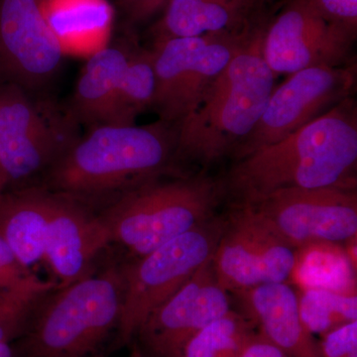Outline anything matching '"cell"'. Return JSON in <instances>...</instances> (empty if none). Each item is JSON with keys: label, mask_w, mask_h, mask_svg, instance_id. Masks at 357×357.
<instances>
[{"label": "cell", "mask_w": 357, "mask_h": 357, "mask_svg": "<svg viewBox=\"0 0 357 357\" xmlns=\"http://www.w3.org/2000/svg\"><path fill=\"white\" fill-rule=\"evenodd\" d=\"M236 294L244 316L290 357H323L314 335L303 323L299 297L287 282L265 284Z\"/></svg>", "instance_id": "cell-16"}, {"label": "cell", "mask_w": 357, "mask_h": 357, "mask_svg": "<svg viewBox=\"0 0 357 357\" xmlns=\"http://www.w3.org/2000/svg\"><path fill=\"white\" fill-rule=\"evenodd\" d=\"M52 192L26 185L0 195V234L22 266L31 269L44 260Z\"/></svg>", "instance_id": "cell-17"}, {"label": "cell", "mask_w": 357, "mask_h": 357, "mask_svg": "<svg viewBox=\"0 0 357 357\" xmlns=\"http://www.w3.org/2000/svg\"><path fill=\"white\" fill-rule=\"evenodd\" d=\"M230 311L229 292L210 259L145 319L132 342L141 357H182L195 335Z\"/></svg>", "instance_id": "cell-13"}, {"label": "cell", "mask_w": 357, "mask_h": 357, "mask_svg": "<svg viewBox=\"0 0 357 357\" xmlns=\"http://www.w3.org/2000/svg\"><path fill=\"white\" fill-rule=\"evenodd\" d=\"M109 245L98 211L67 195L52 192L44 260L58 287L95 270L98 256Z\"/></svg>", "instance_id": "cell-15"}, {"label": "cell", "mask_w": 357, "mask_h": 357, "mask_svg": "<svg viewBox=\"0 0 357 357\" xmlns=\"http://www.w3.org/2000/svg\"><path fill=\"white\" fill-rule=\"evenodd\" d=\"M58 287L33 274L21 285L0 294V344L20 338L42 299Z\"/></svg>", "instance_id": "cell-24"}, {"label": "cell", "mask_w": 357, "mask_h": 357, "mask_svg": "<svg viewBox=\"0 0 357 357\" xmlns=\"http://www.w3.org/2000/svg\"><path fill=\"white\" fill-rule=\"evenodd\" d=\"M177 126H93L45 173L42 187L88 204L107 206L174 166Z\"/></svg>", "instance_id": "cell-2"}, {"label": "cell", "mask_w": 357, "mask_h": 357, "mask_svg": "<svg viewBox=\"0 0 357 357\" xmlns=\"http://www.w3.org/2000/svg\"><path fill=\"white\" fill-rule=\"evenodd\" d=\"M0 357H14L13 347L11 344H0Z\"/></svg>", "instance_id": "cell-30"}, {"label": "cell", "mask_w": 357, "mask_h": 357, "mask_svg": "<svg viewBox=\"0 0 357 357\" xmlns=\"http://www.w3.org/2000/svg\"><path fill=\"white\" fill-rule=\"evenodd\" d=\"M265 1H266V0H251L252 6L255 7V10H257V9L259 8Z\"/></svg>", "instance_id": "cell-31"}, {"label": "cell", "mask_w": 357, "mask_h": 357, "mask_svg": "<svg viewBox=\"0 0 357 357\" xmlns=\"http://www.w3.org/2000/svg\"><path fill=\"white\" fill-rule=\"evenodd\" d=\"M169 0H116L117 6L129 24H141L153 17Z\"/></svg>", "instance_id": "cell-28"}, {"label": "cell", "mask_w": 357, "mask_h": 357, "mask_svg": "<svg viewBox=\"0 0 357 357\" xmlns=\"http://www.w3.org/2000/svg\"><path fill=\"white\" fill-rule=\"evenodd\" d=\"M211 262L220 285L236 293L287 282L297 267L298 249L255 206L232 204Z\"/></svg>", "instance_id": "cell-9"}, {"label": "cell", "mask_w": 357, "mask_h": 357, "mask_svg": "<svg viewBox=\"0 0 357 357\" xmlns=\"http://www.w3.org/2000/svg\"><path fill=\"white\" fill-rule=\"evenodd\" d=\"M2 292H0V294H1Z\"/></svg>", "instance_id": "cell-33"}, {"label": "cell", "mask_w": 357, "mask_h": 357, "mask_svg": "<svg viewBox=\"0 0 357 357\" xmlns=\"http://www.w3.org/2000/svg\"><path fill=\"white\" fill-rule=\"evenodd\" d=\"M2 192H3V190H2L1 185H0V195H1Z\"/></svg>", "instance_id": "cell-32"}, {"label": "cell", "mask_w": 357, "mask_h": 357, "mask_svg": "<svg viewBox=\"0 0 357 357\" xmlns=\"http://www.w3.org/2000/svg\"><path fill=\"white\" fill-rule=\"evenodd\" d=\"M236 357H290L260 333L253 332L244 342Z\"/></svg>", "instance_id": "cell-29"}, {"label": "cell", "mask_w": 357, "mask_h": 357, "mask_svg": "<svg viewBox=\"0 0 357 357\" xmlns=\"http://www.w3.org/2000/svg\"><path fill=\"white\" fill-rule=\"evenodd\" d=\"M255 326L244 314L231 310L195 335L185 345L182 357H236L255 332Z\"/></svg>", "instance_id": "cell-23"}, {"label": "cell", "mask_w": 357, "mask_h": 357, "mask_svg": "<svg viewBox=\"0 0 357 357\" xmlns=\"http://www.w3.org/2000/svg\"><path fill=\"white\" fill-rule=\"evenodd\" d=\"M156 75L151 49L134 47L122 77L109 124L131 126L136 117L152 109Z\"/></svg>", "instance_id": "cell-21"}, {"label": "cell", "mask_w": 357, "mask_h": 357, "mask_svg": "<svg viewBox=\"0 0 357 357\" xmlns=\"http://www.w3.org/2000/svg\"><path fill=\"white\" fill-rule=\"evenodd\" d=\"M32 91L0 84V185L3 192L29 185L51 168L77 139L79 123L69 110Z\"/></svg>", "instance_id": "cell-6"}, {"label": "cell", "mask_w": 357, "mask_h": 357, "mask_svg": "<svg viewBox=\"0 0 357 357\" xmlns=\"http://www.w3.org/2000/svg\"><path fill=\"white\" fill-rule=\"evenodd\" d=\"M298 297L301 318L312 335H324L337 326L357 321L356 293L309 288Z\"/></svg>", "instance_id": "cell-22"}, {"label": "cell", "mask_w": 357, "mask_h": 357, "mask_svg": "<svg viewBox=\"0 0 357 357\" xmlns=\"http://www.w3.org/2000/svg\"><path fill=\"white\" fill-rule=\"evenodd\" d=\"M356 36L305 0H286L263 28L262 55L275 77L319 66L342 67L356 63Z\"/></svg>", "instance_id": "cell-11"}, {"label": "cell", "mask_w": 357, "mask_h": 357, "mask_svg": "<svg viewBox=\"0 0 357 357\" xmlns=\"http://www.w3.org/2000/svg\"><path fill=\"white\" fill-rule=\"evenodd\" d=\"M165 174L123 192L98 213L109 243L119 244L132 259L215 218L227 196L223 178L206 171L173 178H163Z\"/></svg>", "instance_id": "cell-5"}, {"label": "cell", "mask_w": 357, "mask_h": 357, "mask_svg": "<svg viewBox=\"0 0 357 357\" xmlns=\"http://www.w3.org/2000/svg\"><path fill=\"white\" fill-rule=\"evenodd\" d=\"M333 23L357 34V0H305Z\"/></svg>", "instance_id": "cell-26"}, {"label": "cell", "mask_w": 357, "mask_h": 357, "mask_svg": "<svg viewBox=\"0 0 357 357\" xmlns=\"http://www.w3.org/2000/svg\"><path fill=\"white\" fill-rule=\"evenodd\" d=\"M354 96L274 144L236 160L223 178L232 204H250L284 189L356 188Z\"/></svg>", "instance_id": "cell-1"}, {"label": "cell", "mask_w": 357, "mask_h": 357, "mask_svg": "<svg viewBox=\"0 0 357 357\" xmlns=\"http://www.w3.org/2000/svg\"><path fill=\"white\" fill-rule=\"evenodd\" d=\"M263 28H252L198 107L177 124L174 166L182 162L206 171L225 157H231L255 128L276 79L263 58Z\"/></svg>", "instance_id": "cell-3"}, {"label": "cell", "mask_w": 357, "mask_h": 357, "mask_svg": "<svg viewBox=\"0 0 357 357\" xmlns=\"http://www.w3.org/2000/svg\"><path fill=\"white\" fill-rule=\"evenodd\" d=\"M64 53L44 0H0V84L41 91L57 76Z\"/></svg>", "instance_id": "cell-14"}, {"label": "cell", "mask_w": 357, "mask_h": 357, "mask_svg": "<svg viewBox=\"0 0 357 357\" xmlns=\"http://www.w3.org/2000/svg\"><path fill=\"white\" fill-rule=\"evenodd\" d=\"M319 347L323 357H357V321L325 333Z\"/></svg>", "instance_id": "cell-25"}, {"label": "cell", "mask_w": 357, "mask_h": 357, "mask_svg": "<svg viewBox=\"0 0 357 357\" xmlns=\"http://www.w3.org/2000/svg\"><path fill=\"white\" fill-rule=\"evenodd\" d=\"M251 0H169L151 29L152 44L173 38L236 33L251 27Z\"/></svg>", "instance_id": "cell-18"}, {"label": "cell", "mask_w": 357, "mask_h": 357, "mask_svg": "<svg viewBox=\"0 0 357 357\" xmlns=\"http://www.w3.org/2000/svg\"><path fill=\"white\" fill-rule=\"evenodd\" d=\"M223 218H213L142 257L122 262L121 323L112 351L130 344L145 319L213 258Z\"/></svg>", "instance_id": "cell-7"}, {"label": "cell", "mask_w": 357, "mask_h": 357, "mask_svg": "<svg viewBox=\"0 0 357 357\" xmlns=\"http://www.w3.org/2000/svg\"><path fill=\"white\" fill-rule=\"evenodd\" d=\"M356 75V63L342 67L307 68L290 75L274 88L261 117L236 148L232 158H243L258 148L288 137L354 96Z\"/></svg>", "instance_id": "cell-10"}, {"label": "cell", "mask_w": 357, "mask_h": 357, "mask_svg": "<svg viewBox=\"0 0 357 357\" xmlns=\"http://www.w3.org/2000/svg\"><path fill=\"white\" fill-rule=\"evenodd\" d=\"M122 262L96 268L47 294L13 345L14 357H100L121 323Z\"/></svg>", "instance_id": "cell-4"}, {"label": "cell", "mask_w": 357, "mask_h": 357, "mask_svg": "<svg viewBox=\"0 0 357 357\" xmlns=\"http://www.w3.org/2000/svg\"><path fill=\"white\" fill-rule=\"evenodd\" d=\"M134 47L119 43L98 49L84 65L68 110L77 123L109 124L122 77Z\"/></svg>", "instance_id": "cell-19"}, {"label": "cell", "mask_w": 357, "mask_h": 357, "mask_svg": "<svg viewBox=\"0 0 357 357\" xmlns=\"http://www.w3.org/2000/svg\"><path fill=\"white\" fill-rule=\"evenodd\" d=\"M34 274L21 265L0 234V292L13 290Z\"/></svg>", "instance_id": "cell-27"}, {"label": "cell", "mask_w": 357, "mask_h": 357, "mask_svg": "<svg viewBox=\"0 0 357 357\" xmlns=\"http://www.w3.org/2000/svg\"><path fill=\"white\" fill-rule=\"evenodd\" d=\"M44 13L64 50L70 44L102 41L114 15L107 0H44Z\"/></svg>", "instance_id": "cell-20"}, {"label": "cell", "mask_w": 357, "mask_h": 357, "mask_svg": "<svg viewBox=\"0 0 357 357\" xmlns=\"http://www.w3.org/2000/svg\"><path fill=\"white\" fill-rule=\"evenodd\" d=\"M252 28L152 44L156 75L152 109L160 121L177 126L191 114Z\"/></svg>", "instance_id": "cell-8"}, {"label": "cell", "mask_w": 357, "mask_h": 357, "mask_svg": "<svg viewBox=\"0 0 357 357\" xmlns=\"http://www.w3.org/2000/svg\"><path fill=\"white\" fill-rule=\"evenodd\" d=\"M250 206L297 249L344 243L356 236V188L284 189Z\"/></svg>", "instance_id": "cell-12"}]
</instances>
